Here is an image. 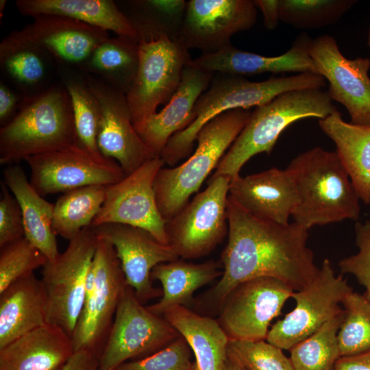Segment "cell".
Returning a JSON list of instances; mask_svg holds the SVG:
<instances>
[{
	"mask_svg": "<svg viewBox=\"0 0 370 370\" xmlns=\"http://www.w3.org/2000/svg\"><path fill=\"white\" fill-rule=\"evenodd\" d=\"M138 52L136 76L125 95L133 125L140 136L158 107L166 105L176 92L192 59L181 42L164 36L139 38Z\"/></svg>",
	"mask_w": 370,
	"mask_h": 370,
	"instance_id": "obj_7",
	"label": "cell"
},
{
	"mask_svg": "<svg viewBox=\"0 0 370 370\" xmlns=\"http://www.w3.org/2000/svg\"><path fill=\"white\" fill-rule=\"evenodd\" d=\"M92 227L98 237L114 247L126 282L142 304L162 295V291L153 286L151 273L156 265L179 258L171 246L162 244L147 230L129 225L106 223Z\"/></svg>",
	"mask_w": 370,
	"mask_h": 370,
	"instance_id": "obj_19",
	"label": "cell"
},
{
	"mask_svg": "<svg viewBox=\"0 0 370 370\" xmlns=\"http://www.w3.org/2000/svg\"><path fill=\"white\" fill-rule=\"evenodd\" d=\"M229 196L244 210L280 224L288 219L298 204L295 182L285 170L272 168L231 180Z\"/></svg>",
	"mask_w": 370,
	"mask_h": 370,
	"instance_id": "obj_21",
	"label": "cell"
},
{
	"mask_svg": "<svg viewBox=\"0 0 370 370\" xmlns=\"http://www.w3.org/2000/svg\"><path fill=\"white\" fill-rule=\"evenodd\" d=\"M319 125L335 143L360 199L370 204V125L347 123L338 110L319 119Z\"/></svg>",
	"mask_w": 370,
	"mask_h": 370,
	"instance_id": "obj_28",
	"label": "cell"
},
{
	"mask_svg": "<svg viewBox=\"0 0 370 370\" xmlns=\"http://www.w3.org/2000/svg\"><path fill=\"white\" fill-rule=\"evenodd\" d=\"M295 291L277 278L257 277L237 285L220 308L218 323L229 340H265L271 321Z\"/></svg>",
	"mask_w": 370,
	"mask_h": 370,
	"instance_id": "obj_14",
	"label": "cell"
},
{
	"mask_svg": "<svg viewBox=\"0 0 370 370\" xmlns=\"http://www.w3.org/2000/svg\"><path fill=\"white\" fill-rule=\"evenodd\" d=\"M191 349L181 335L160 350L145 358L123 363L114 370H196Z\"/></svg>",
	"mask_w": 370,
	"mask_h": 370,
	"instance_id": "obj_41",
	"label": "cell"
},
{
	"mask_svg": "<svg viewBox=\"0 0 370 370\" xmlns=\"http://www.w3.org/2000/svg\"><path fill=\"white\" fill-rule=\"evenodd\" d=\"M164 164L160 156H156L121 181L106 186L104 202L91 226L129 225L145 230L162 244L169 245L166 221L158 210L153 189L156 176Z\"/></svg>",
	"mask_w": 370,
	"mask_h": 370,
	"instance_id": "obj_15",
	"label": "cell"
},
{
	"mask_svg": "<svg viewBox=\"0 0 370 370\" xmlns=\"http://www.w3.org/2000/svg\"><path fill=\"white\" fill-rule=\"evenodd\" d=\"M84 75L100 106L99 150L103 156L116 160L128 175L156 156L133 125L126 95L94 75Z\"/></svg>",
	"mask_w": 370,
	"mask_h": 370,
	"instance_id": "obj_16",
	"label": "cell"
},
{
	"mask_svg": "<svg viewBox=\"0 0 370 370\" xmlns=\"http://www.w3.org/2000/svg\"><path fill=\"white\" fill-rule=\"evenodd\" d=\"M355 0H280V21L303 30L336 24Z\"/></svg>",
	"mask_w": 370,
	"mask_h": 370,
	"instance_id": "obj_37",
	"label": "cell"
},
{
	"mask_svg": "<svg viewBox=\"0 0 370 370\" xmlns=\"http://www.w3.org/2000/svg\"><path fill=\"white\" fill-rule=\"evenodd\" d=\"M62 370H100L99 358L88 351L75 352Z\"/></svg>",
	"mask_w": 370,
	"mask_h": 370,
	"instance_id": "obj_45",
	"label": "cell"
},
{
	"mask_svg": "<svg viewBox=\"0 0 370 370\" xmlns=\"http://www.w3.org/2000/svg\"><path fill=\"white\" fill-rule=\"evenodd\" d=\"M223 370H247L238 360L227 351Z\"/></svg>",
	"mask_w": 370,
	"mask_h": 370,
	"instance_id": "obj_48",
	"label": "cell"
},
{
	"mask_svg": "<svg viewBox=\"0 0 370 370\" xmlns=\"http://www.w3.org/2000/svg\"><path fill=\"white\" fill-rule=\"evenodd\" d=\"M131 3L134 14L127 16L139 38L164 36L180 41L187 2L184 0H144Z\"/></svg>",
	"mask_w": 370,
	"mask_h": 370,
	"instance_id": "obj_35",
	"label": "cell"
},
{
	"mask_svg": "<svg viewBox=\"0 0 370 370\" xmlns=\"http://www.w3.org/2000/svg\"><path fill=\"white\" fill-rule=\"evenodd\" d=\"M3 182L20 206L25 237L48 260L56 259L60 252L52 229L54 204L35 190L19 165H10L3 170Z\"/></svg>",
	"mask_w": 370,
	"mask_h": 370,
	"instance_id": "obj_30",
	"label": "cell"
},
{
	"mask_svg": "<svg viewBox=\"0 0 370 370\" xmlns=\"http://www.w3.org/2000/svg\"><path fill=\"white\" fill-rule=\"evenodd\" d=\"M228 239L221 255L223 274L207 298L220 310L240 283L257 277L280 280L298 291L315 277L319 267L307 246L308 230L293 222L280 224L255 217L230 196Z\"/></svg>",
	"mask_w": 370,
	"mask_h": 370,
	"instance_id": "obj_1",
	"label": "cell"
},
{
	"mask_svg": "<svg viewBox=\"0 0 370 370\" xmlns=\"http://www.w3.org/2000/svg\"><path fill=\"white\" fill-rule=\"evenodd\" d=\"M71 337L47 323L0 349V370H62L74 354Z\"/></svg>",
	"mask_w": 370,
	"mask_h": 370,
	"instance_id": "obj_25",
	"label": "cell"
},
{
	"mask_svg": "<svg viewBox=\"0 0 370 370\" xmlns=\"http://www.w3.org/2000/svg\"><path fill=\"white\" fill-rule=\"evenodd\" d=\"M162 317L186 341L196 370H223L229 338L217 320L183 306L169 308Z\"/></svg>",
	"mask_w": 370,
	"mask_h": 370,
	"instance_id": "obj_29",
	"label": "cell"
},
{
	"mask_svg": "<svg viewBox=\"0 0 370 370\" xmlns=\"http://www.w3.org/2000/svg\"><path fill=\"white\" fill-rule=\"evenodd\" d=\"M31 42L47 51L58 68L80 70L108 32L71 18L40 15L21 29Z\"/></svg>",
	"mask_w": 370,
	"mask_h": 370,
	"instance_id": "obj_20",
	"label": "cell"
},
{
	"mask_svg": "<svg viewBox=\"0 0 370 370\" xmlns=\"http://www.w3.org/2000/svg\"><path fill=\"white\" fill-rule=\"evenodd\" d=\"M230 181L225 175L212 176L207 188L166 222L169 245L179 257L201 258L223 241L228 232Z\"/></svg>",
	"mask_w": 370,
	"mask_h": 370,
	"instance_id": "obj_9",
	"label": "cell"
},
{
	"mask_svg": "<svg viewBox=\"0 0 370 370\" xmlns=\"http://www.w3.org/2000/svg\"><path fill=\"white\" fill-rule=\"evenodd\" d=\"M47 323L45 291L34 273L0 293V349Z\"/></svg>",
	"mask_w": 370,
	"mask_h": 370,
	"instance_id": "obj_26",
	"label": "cell"
},
{
	"mask_svg": "<svg viewBox=\"0 0 370 370\" xmlns=\"http://www.w3.org/2000/svg\"><path fill=\"white\" fill-rule=\"evenodd\" d=\"M5 3H6V1H5V0H1L0 1V14H1V17L2 16V13L3 12Z\"/></svg>",
	"mask_w": 370,
	"mask_h": 370,
	"instance_id": "obj_49",
	"label": "cell"
},
{
	"mask_svg": "<svg viewBox=\"0 0 370 370\" xmlns=\"http://www.w3.org/2000/svg\"><path fill=\"white\" fill-rule=\"evenodd\" d=\"M343 312L293 346L290 360L294 370H333L341 357L337 334Z\"/></svg>",
	"mask_w": 370,
	"mask_h": 370,
	"instance_id": "obj_36",
	"label": "cell"
},
{
	"mask_svg": "<svg viewBox=\"0 0 370 370\" xmlns=\"http://www.w3.org/2000/svg\"><path fill=\"white\" fill-rule=\"evenodd\" d=\"M286 170L299 197L294 222L308 230L358 219L360 198L336 151L315 147L294 158Z\"/></svg>",
	"mask_w": 370,
	"mask_h": 370,
	"instance_id": "obj_3",
	"label": "cell"
},
{
	"mask_svg": "<svg viewBox=\"0 0 370 370\" xmlns=\"http://www.w3.org/2000/svg\"><path fill=\"white\" fill-rule=\"evenodd\" d=\"M353 288L342 274L336 275L329 259H325L313 280L292 298L295 307L269 330L267 341L290 350L323 324L342 313L340 304Z\"/></svg>",
	"mask_w": 370,
	"mask_h": 370,
	"instance_id": "obj_10",
	"label": "cell"
},
{
	"mask_svg": "<svg viewBox=\"0 0 370 370\" xmlns=\"http://www.w3.org/2000/svg\"><path fill=\"white\" fill-rule=\"evenodd\" d=\"M221 264L209 260L195 264L177 259L156 265L151 273V280L162 286L161 299L147 308L153 313L162 316L174 306L187 307L193 301L195 291L222 275Z\"/></svg>",
	"mask_w": 370,
	"mask_h": 370,
	"instance_id": "obj_31",
	"label": "cell"
},
{
	"mask_svg": "<svg viewBox=\"0 0 370 370\" xmlns=\"http://www.w3.org/2000/svg\"><path fill=\"white\" fill-rule=\"evenodd\" d=\"M106 186L93 185L64 193L53 208L52 229L55 235L70 241L91 224L106 197Z\"/></svg>",
	"mask_w": 370,
	"mask_h": 370,
	"instance_id": "obj_33",
	"label": "cell"
},
{
	"mask_svg": "<svg viewBox=\"0 0 370 370\" xmlns=\"http://www.w3.org/2000/svg\"><path fill=\"white\" fill-rule=\"evenodd\" d=\"M257 20L253 0L187 1L180 42L187 49L217 52L232 45L231 37L251 29Z\"/></svg>",
	"mask_w": 370,
	"mask_h": 370,
	"instance_id": "obj_18",
	"label": "cell"
},
{
	"mask_svg": "<svg viewBox=\"0 0 370 370\" xmlns=\"http://www.w3.org/2000/svg\"><path fill=\"white\" fill-rule=\"evenodd\" d=\"M214 75L193 64L192 60L185 66L176 92L165 106L149 119L140 135L155 156H160L169 140L193 122L195 105Z\"/></svg>",
	"mask_w": 370,
	"mask_h": 370,
	"instance_id": "obj_23",
	"label": "cell"
},
{
	"mask_svg": "<svg viewBox=\"0 0 370 370\" xmlns=\"http://www.w3.org/2000/svg\"><path fill=\"white\" fill-rule=\"evenodd\" d=\"M367 44L370 47V27L368 32V36H367Z\"/></svg>",
	"mask_w": 370,
	"mask_h": 370,
	"instance_id": "obj_50",
	"label": "cell"
},
{
	"mask_svg": "<svg viewBox=\"0 0 370 370\" xmlns=\"http://www.w3.org/2000/svg\"><path fill=\"white\" fill-rule=\"evenodd\" d=\"M92 267L95 286L84 301L71 338L75 352L88 351L99 358L127 284L114 247L99 237Z\"/></svg>",
	"mask_w": 370,
	"mask_h": 370,
	"instance_id": "obj_12",
	"label": "cell"
},
{
	"mask_svg": "<svg viewBox=\"0 0 370 370\" xmlns=\"http://www.w3.org/2000/svg\"><path fill=\"white\" fill-rule=\"evenodd\" d=\"M251 112L238 108L226 111L200 130L195 151L177 166L161 168L153 184L156 201L166 222L197 193L247 123Z\"/></svg>",
	"mask_w": 370,
	"mask_h": 370,
	"instance_id": "obj_6",
	"label": "cell"
},
{
	"mask_svg": "<svg viewBox=\"0 0 370 370\" xmlns=\"http://www.w3.org/2000/svg\"><path fill=\"white\" fill-rule=\"evenodd\" d=\"M0 247L25 237L20 206L4 182H1Z\"/></svg>",
	"mask_w": 370,
	"mask_h": 370,
	"instance_id": "obj_43",
	"label": "cell"
},
{
	"mask_svg": "<svg viewBox=\"0 0 370 370\" xmlns=\"http://www.w3.org/2000/svg\"><path fill=\"white\" fill-rule=\"evenodd\" d=\"M0 68L3 81L25 97L50 87L58 67L43 49L29 40L21 30L11 32L0 43Z\"/></svg>",
	"mask_w": 370,
	"mask_h": 370,
	"instance_id": "obj_24",
	"label": "cell"
},
{
	"mask_svg": "<svg viewBox=\"0 0 370 370\" xmlns=\"http://www.w3.org/2000/svg\"><path fill=\"white\" fill-rule=\"evenodd\" d=\"M25 97L3 79L0 80V125L1 127L9 123L16 116Z\"/></svg>",
	"mask_w": 370,
	"mask_h": 370,
	"instance_id": "obj_44",
	"label": "cell"
},
{
	"mask_svg": "<svg viewBox=\"0 0 370 370\" xmlns=\"http://www.w3.org/2000/svg\"><path fill=\"white\" fill-rule=\"evenodd\" d=\"M25 161L31 171L29 182L42 197L88 186H109L126 176L116 160L92 153L77 143Z\"/></svg>",
	"mask_w": 370,
	"mask_h": 370,
	"instance_id": "obj_13",
	"label": "cell"
},
{
	"mask_svg": "<svg viewBox=\"0 0 370 370\" xmlns=\"http://www.w3.org/2000/svg\"><path fill=\"white\" fill-rule=\"evenodd\" d=\"M254 3L262 13L265 28L274 29L280 21V0H254Z\"/></svg>",
	"mask_w": 370,
	"mask_h": 370,
	"instance_id": "obj_46",
	"label": "cell"
},
{
	"mask_svg": "<svg viewBox=\"0 0 370 370\" xmlns=\"http://www.w3.org/2000/svg\"><path fill=\"white\" fill-rule=\"evenodd\" d=\"M138 62V40L117 36L99 45L79 71L126 94L136 76Z\"/></svg>",
	"mask_w": 370,
	"mask_h": 370,
	"instance_id": "obj_32",
	"label": "cell"
},
{
	"mask_svg": "<svg viewBox=\"0 0 370 370\" xmlns=\"http://www.w3.org/2000/svg\"><path fill=\"white\" fill-rule=\"evenodd\" d=\"M356 245L358 252L341 260L338 267L342 274L354 275L365 287L363 294L370 301V220L355 225Z\"/></svg>",
	"mask_w": 370,
	"mask_h": 370,
	"instance_id": "obj_42",
	"label": "cell"
},
{
	"mask_svg": "<svg viewBox=\"0 0 370 370\" xmlns=\"http://www.w3.org/2000/svg\"><path fill=\"white\" fill-rule=\"evenodd\" d=\"M58 76L71 98L77 143L92 153L101 154L97 146L100 106L84 73L73 69L58 68Z\"/></svg>",
	"mask_w": 370,
	"mask_h": 370,
	"instance_id": "obj_34",
	"label": "cell"
},
{
	"mask_svg": "<svg viewBox=\"0 0 370 370\" xmlns=\"http://www.w3.org/2000/svg\"><path fill=\"white\" fill-rule=\"evenodd\" d=\"M143 304L127 284L99 358L100 370H114L130 359L148 356L180 336L162 316Z\"/></svg>",
	"mask_w": 370,
	"mask_h": 370,
	"instance_id": "obj_11",
	"label": "cell"
},
{
	"mask_svg": "<svg viewBox=\"0 0 370 370\" xmlns=\"http://www.w3.org/2000/svg\"><path fill=\"white\" fill-rule=\"evenodd\" d=\"M310 56L319 74L328 82L330 99L345 106L352 123L370 125V59L347 58L334 37L328 34L312 40Z\"/></svg>",
	"mask_w": 370,
	"mask_h": 370,
	"instance_id": "obj_17",
	"label": "cell"
},
{
	"mask_svg": "<svg viewBox=\"0 0 370 370\" xmlns=\"http://www.w3.org/2000/svg\"><path fill=\"white\" fill-rule=\"evenodd\" d=\"M77 143L70 96L62 82L25 97L16 116L0 128V164L61 149Z\"/></svg>",
	"mask_w": 370,
	"mask_h": 370,
	"instance_id": "obj_4",
	"label": "cell"
},
{
	"mask_svg": "<svg viewBox=\"0 0 370 370\" xmlns=\"http://www.w3.org/2000/svg\"><path fill=\"white\" fill-rule=\"evenodd\" d=\"M341 304L343 317L337 334L341 357L370 350V301L353 291Z\"/></svg>",
	"mask_w": 370,
	"mask_h": 370,
	"instance_id": "obj_38",
	"label": "cell"
},
{
	"mask_svg": "<svg viewBox=\"0 0 370 370\" xmlns=\"http://www.w3.org/2000/svg\"><path fill=\"white\" fill-rule=\"evenodd\" d=\"M18 12L24 16L56 15L112 31L117 36L139 40L138 33L127 17L110 0H17Z\"/></svg>",
	"mask_w": 370,
	"mask_h": 370,
	"instance_id": "obj_27",
	"label": "cell"
},
{
	"mask_svg": "<svg viewBox=\"0 0 370 370\" xmlns=\"http://www.w3.org/2000/svg\"><path fill=\"white\" fill-rule=\"evenodd\" d=\"M97 240L92 227H85L69 241L63 253L42 267L40 280L47 297L48 323L71 337L85 301L86 281Z\"/></svg>",
	"mask_w": 370,
	"mask_h": 370,
	"instance_id": "obj_8",
	"label": "cell"
},
{
	"mask_svg": "<svg viewBox=\"0 0 370 370\" xmlns=\"http://www.w3.org/2000/svg\"><path fill=\"white\" fill-rule=\"evenodd\" d=\"M333 370H370V350L354 356L340 357Z\"/></svg>",
	"mask_w": 370,
	"mask_h": 370,
	"instance_id": "obj_47",
	"label": "cell"
},
{
	"mask_svg": "<svg viewBox=\"0 0 370 370\" xmlns=\"http://www.w3.org/2000/svg\"><path fill=\"white\" fill-rule=\"evenodd\" d=\"M325 84L323 76L313 73L271 76L262 82H251L241 75L214 73L210 86L195 105L193 122L169 140L160 156L165 164L173 166L190 156L199 132L215 116L231 110L260 106L286 92L321 88Z\"/></svg>",
	"mask_w": 370,
	"mask_h": 370,
	"instance_id": "obj_2",
	"label": "cell"
},
{
	"mask_svg": "<svg viewBox=\"0 0 370 370\" xmlns=\"http://www.w3.org/2000/svg\"><path fill=\"white\" fill-rule=\"evenodd\" d=\"M312 40L308 34L302 32L286 52L271 57L243 51L230 45L214 53H202L192 60V63L213 73L241 76L286 72L319 74L310 56Z\"/></svg>",
	"mask_w": 370,
	"mask_h": 370,
	"instance_id": "obj_22",
	"label": "cell"
},
{
	"mask_svg": "<svg viewBox=\"0 0 370 370\" xmlns=\"http://www.w3.org/2000/svg\"><path fill=\"white\" fill-rule=\"evenodd\" d=\"M336 110L328 92L321 88L294 90L278 95L251 112L212 176L235 178L254 156L270 153L288 126L304 119H322Z\"/></svg>",
	"mask_w": 370,
	"mask_h": 370,
	"instance_id": "obj_5",
	"label": "cell"
},
{
	"mask_svg": "<svg viewBox=\"0 0 370 370\" xmlns=\"http://www.w3.org/2000/svg\"><path fill=\"white\" fill-rule=\"evenodd\" d=\"M48 259L26 237L0 247V293L16 281L34 274Z\"/></svg>",
	"mask_w": 370,
	"mask_h": 370,
	"instance_id": "obj_39",
	"label": "cell"
},
{
	"mask_svg": "<svg viewBox=\"0 0 370 370\" xmlns=\"http://www.w3.org/2000/svg\"><path fill=\"white\" fill-rule=\"evenodd\" d=\"M282 350L264 340H229L227 346L247 370H294Z\"/></svg>",
	"mask_w": 370,
	"mask_h": 370,
	"instance_id": "obj_40",
	"label": "cell"
}]
</instances>
